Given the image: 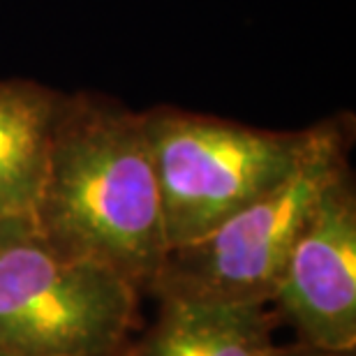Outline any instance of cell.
<instances>
[{"label":"cell","mask_w":356,"mask_h":356,"mask_svg":"<svg viewBox=\"0 0 356 356\" xmlns=\"http://www.w3.org/2000/svg\"><path fill=\"white\" fill-rule=\"evenodd\" d=\"M31 222L56 250L151 291L169 245L144 111L63 92Z\"/></svg>","instance_id":"6da1fadb"},{"label":"cell","mask_w":356,"mask_h":356,"mask_svg":"<svg viewBox=\"0 0 356 356\" xmlns=\"http://www.w3.org/2000/svg\"><path fill=\"white\" fill-rule=\"evenodd\" d=\"M144 125L169 250L195 243L273 190L324 132V120L305 130H264L176 106L144 111Z\"/></svg>","instance_id":"7a4b0ae2"},{"label":"cell","mask_w":356,"mask_h":356,"mask_svg":"<svg viewBox=\"0 0 356 356\" xmlns=\"http://www.w3.org/2000/svg\"><path fill=\"white\" fill-rule=\"evenodd\" d=\"M352 134V116L326 118L315 151L296 172L195 243L167 252L151 294L218 305L273 303L296 238L329 185L350 169Z\"/></svg>","instance_id":"3957f363"},{"label":"cell","mask_w":356,"mask_h":356,"mask_svg":"<svg viewBox=\"0 0 356 356\" xmlns=\"http://www.w3.org/2000/svg\"><path fill=\"white\" fill-rule=\"evenodd\" d=\"M141 291L49 245L31 220L0 236V356H111L125 350Z\"/></svg>","instance_id":"277c9868"},{"label":"cell","mask_w":356,"mask_h":356,"mask_svg":"<svg viewBox=\"0 0 356 356\" xmlns=\"http://www.w3.org/2000/svg\"><path fill=\"white\" fill-rule=\"evenodd\" d=\"M273 303L298 343L324 352L356 350V190L345 169L319 199L284 261Z\"/></svg>","instance_id":"5b68a950"},{"label":"cell","mask_w":356,"mask_h":356,"mask_svg":"<svg viewBox=\"0 0 356 356\" xmlns=\"http://www.w3.org/2000/svg\"><path fill=\"white\" fill-rule=\"evenodd\" d=\"M273 324L266 305L160 298L155 322L123 356H270Z\"/></svg>","instance_id":"8992f818"},{"label":"cell","mask_w":356,"mask_h":356,"mask_svg":"<svg viewBox=\"0 0 356 356\" xmlns=\"http://www.w3.org/2000/svg\"><path fill=\"white\" fill-rule=\"evenodd\" d=\"M60 99L63 92L31 79L0 81V220H31Z\"/></svg>","instance_id":"52a82bcc"},{"label":"cell","mask_w":356,"mask_h":356,"mask_svg":"<svg viewBox=\"0 0 356 356\" xmlns=\"http://www.w3.org/2000/svg\"><path fill=\"white\" fill-rule=\"evenodd\" d=\"M270 356H354V352H324V350L303 345L296 340L294 345H284V347L275 345V350L270 352Z\"/></svg>","instance_id":"ba28073f"},{"label":"cell","mask_w":356,"mask_h":356,"mask_svg":"<svg viewBox=\"0 0 356 356\" xmlns=\"http://www.w3.org/2000/svg\"><path fill=\"white\" fill-rule=\"evenodd\" d=\"M19 220H28V218H19ZM19 220H0V236H3V234L10 229L14 222H19Z\"/></svg>","instance_id":"9c48e42d"},{"label":"cell","mask_w":356,"mask_h":356,"mask_svg":"<svg viewBox=\"0 0 356 356\" xmlns=\"http://www.w3.org/2000/svg\"><path fill=\"white\" fill-rule=\"evenodd\" d=\"M123 354H125V350H120L118 354H111V356H123Z\"/></svg>","instance_id":"30bf717a"}]
</instances>
